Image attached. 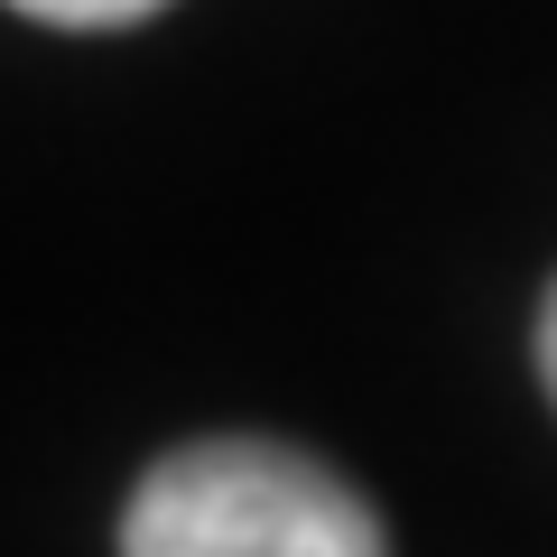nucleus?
<instances>
[{
  "mask_svg": "<svg viewBox=\"0 0 557 557\" xmlns=\"http://www.w3.org/2000/svg\"><path fill=\"white\" fill-rule=\"evenodd\" d=\"M121 557H391V530L307 446L196 437L139 474Z\"/></svg>",
  "mask_w": 557,
  "mask_h": 557,
  "instance_id": "f257e3e1",
  "label": "nucleus"
},
{
  "mask_svg": "<svg viewBox=\"0 0 557 557\" xmlns=\"http://www.w3.org/2000/svg\"><path fill=\"white\" fill-rule=\"evenodd\" d=\"M10 10H28L47 28H131V20H159L168 0H10Z\"/></svg>",
  "mask_w": 557,
  "mask_h": 557,
  "instance_id": "f03ea898",
  "label": "nucleus"
},
{
  "mask_svg": "<svg viewBox=\"0 0 557 557\" xmlns=\"http://www.w3.org/2000/svg\"><path fill=\"white\" fill-rule=\"evenodd\" d=\"M539 391L557 399V278H548V298H539Z\"/></svg>",
  "mask_w": 557,
  "mask_h": 557,
  "instance_id": "7ed1b4c3",
  "label": "nucleus"
}]
</instances>
